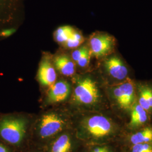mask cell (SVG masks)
<instances>
[{
  "label": "cell",
  "mask_w": 152,
  "mask_h": 152,
  "mask_svg": "<svg viewBox=\"0 0 152 152\" xmlns=\"http://www.w3.org/2000/svg\"><path fill=\"white\" fill-rule=\"evenodd\" d=\"M72 102L77 109V113L110 110L105 86L102 87L99 82L91 76H83L77 79L72 92Z\"/></svg>",
  "instance_id": "cell-2"
},
{
  "label": "cell",
  "mask_w": 152,
  "mask_h": 152,
  "mask_svg": "<svg viewBox=\"0 0 152 152\" xmlns=\"http://www.w3.org/2000/svg\"><path fill=\"white\" fill-rule=\"evenodd\" d=\"M71 92V85L68 82L56 81L49 87L46 98V102L49 104L62 103L68 99Z\"/></svg>",
  "instance_id": "cell-12"
},
{
  "label": "cell",
  "mask_w": 152,
  "mask_h": 152,
  "mask_svg": "<svg viewBox=\"0 0 152 152\" xmlns=\"http://www.w3.org/2000/svg\"><path fill=\"white\" fill-rule=\"evenodd\" d=\"M115 46V38L107 33H95L89 39L88 48L91 56L96 58L106 57L112 54Z\"/></svg>",
  "instance_id": "cell-7"
},
{
  "label": "cell",
  "mask_w": 152,
  "mask_h": 152,
  "mask_svg": "<svg viewBox=\"0 0 152 152\" xmlns=\"http://www.w3.org/2000/svg\"><path fill=\"white\" fill-rule=\"evenodd\" d=\"M31 120L17 113L0 114V141L16 149L22 147L27 138Z\"/></svg>",
  "instance_id": "cell-5"
},
{
  "label": "cell",
  "mask_w": 152,
  "mask_h": 152,
  "mask_svg": "<svg viewBox=\"0 0 152 152\" xmlns=\"http://www.w3.org/2000/svg\"><path fill=\"white\" fill-rule=\"evenodd\" d=\"M88 50H89L88 46H80V48L79 47L77 48V49L74 50L73 51V53H72V59L75 63H76L82 55L84 53H85Z\"/></svg>",
  "instance_id": "cell-20"
},
{
  "label": "cell",
  "mask_w": 152,
  "mask_h": 152,
  "mask_svg": "<svg viewBox=\"0 0 152 152\" xmlns=\"http://www.w3.org/2000/svg\"></svg>",
  "instance_id": "cell-23"
},
{
  "label": "cell",
  "mask_w": 152,
  "mask_h": 152,
  "mask_svg": "<svg viewBox=\"0 0 152 152\" xmlns=\"http://www.w3.org/2000/svg\"><path fill=\"white\" fill-rule=\"evenodd\" d=\"M54 64L57 70L60 73L66 77L74 75L76 72V64L75 62L65 55L56 56L54 59Z\"/></svg>",
  "instance_id": "cell-15"
},
{
  "label": "cell",
  "mask_w": 152,
  "mask_h": 152,
  "mask_svg": "<svg viewBox=\"0 0 152 152\" xmlns=\"http://www.w3.org/2000/svg\"><path fill=\"white\" fill-rule=\"evenodd\" d=\"M46 145V152H77L83 145L71 129L55 137Z\"/></svg>",
  "instance_id": "cell-8"
},
{
  "label": "cell",
  "mask_w": 152,
  "mask_h": 152,
  "mask_svg": "<svg viewBox=\"0 0 152 152\" xmlns=\"http://www.w3.org/2000/svg\"><path fill=\"white\" fill-rule=\"evenodd\" d=\"M76 116L73 129L83 145L121 142L127 133L124 122L110 110L79 112Z\"/></svg>",
  "instance_id": "cell-1"
},
{
  "label": "cell",
  "mask_w": 152,
  "mask_h": 152,
  "mask_svg": "<svg viewBox=\"0 0 152 152\" xmlns=\"http://www.w3.org/2000/svg\"><path fill=\"white\" fill-rule=\"evenodd\" d=\"M145 143H152V123L138 130L127 132L121 142L125 148Z\"/></svg>",
  "instance_id": "cell-10"
},
{
  "label": "cell",
  "mask_w": 152,
  "mask_h": 152,
  "mask_svg": "<svg viewBox=\"0 0 152 152\" xmlns=\"http://www.w3.org/2000/svg\"><path fill=\"white\" fill-rule=\"evenodd\" d=\"M126 149L127 152H152V143L139 144Z\"/></svg>",
  "instance_id": "cell-18"
},
{
  "label": "cell",
  "mask_w": 152,
  "mask_h": 152,
  "mask_svg": "<svg viewBox=\"0 0 152 152\" xmlns=\"http://www.w3.org/2000/svg\"><path fill=\"white\" fill-rule=\"evenodd\" d=\"M15 149L0 141V152H15Z\"/></svg>",
  "instance_id": "cell-22"
},
{
  "label": "cell",
  "mask_w": 152,
  "mask_h": 152,
  "mask_svg": "<svg viewBox=\"0 0 152 152\" xmlns=\"http://www.w3.org/2000/svg\"><path fill=\"white\" fill-rule=\"evenodd\" d=\"M83 41L84 38L82 34L75 30L64 45L68 49H75L80 47Z\"/></svg>",
  "instance_id": "cell-17"
},
{
  "label": "cell",
  "mask_w": 152,
  "mask_h": 152,
  "mask_svg": "<svg viewBox=\"0 0 152 152\" xmlns=\"http://www.w3.org/2000/svg\"><path fill=\"white\" fill-rule=\"evenodd\" d=\"M152 123V116L138 104L134 105L124 124L127 132L138 130Z\"/></svg>",
  "instance_id": "cell-9"
},
{
  "label": "cell",
  "mask_w": 152,
  "mask_h": 152,
  "mask_svg": "<svg viewBox=\"0 0 152 152\" xmlns=\"http://www.w3.org/2000/svg\"><path fill=\"white\" fill-rule=\"evenodd\" d=\"M56 79L57 75L54 66L48 58H45L38 68V81L44 87H50L56 82Z\"/></svg>",
  "instance_id": "cell-14"
},
{
  "label": "cell",
  "mask_w": 152,
  "mask_h": 152,
  "mask_svg": "<svg viewBox=\"0 0 152 152\" xmlns=\"http://www.w3.org/2000/svg\"><path fill=\"white\" fill-rule=\"evenodd\" d=\"M24 0H0V26L14 20L20 12Z\"/></svg>",
  "instance_id": "cell-11"
},
{
  "label": "cell",
  "mask_w": 152,
  "mask_h": 152,
  "mask_svg": "<svg viewBox=\"0 0 152 152\" xmlns=\"http://www.w3.org/2000/svg\"><path fill=\"white\" fill-rule=\"evenodd\" d=\"M110 110L124 124L137 102L135 80L130 78L113 86H105Z\"/></svg>",
  "instance_id": "cell-4"
},
{
  "label": "cell",
  "mask_w": 152,
  "mask_h": 152,
  "mask_svg": "<svg viewBox=\"0 0 152 152\" xmlns=\"http://www.w3.org/2000/svg\"><path fill=\"white\" fill-rule=\"evenodd\" d=\"M91 58V55L90 53V50H88L85 53H84L81 56L80 58V59L77 60L76 63L81 68H86L89 65Z\"/></svg>",
  "instance_id": "cell-19"
},
{
  "label": "cell",
  "mask_w": 152,
  "mask_h": 152,
  "mask_svg": "<svg viewBox=\"0 0 152 152\" xmlns=\"http://www.w3.org/2000/svg\"><path fill=\"white\" fill-rule=\"evenodd\" d=\"M104 85L113 86L126 81L131 77L130 66L119 54L113 53L104 60Z\"/></svg>",
  "instance_id": "cell-6"
},
{
  "label": "cell",
  "mask_w": 152,
  "mask_h": 152,
  "mask_svg": "<svg viewBox=\"0 0 152 152\" xmlns=\"http://www.w3.org/2000/svg\"><path fill=\"white\" fill-rule=\"evenodd\" d=\"M73 119L59 111H50L41 115L33 126V135L39 143L46 145L55 137L73 129Z\"/></svg>",
  "instance_id": "cell-3"
},
{
  "label": "cell",
  "mask_w": 152,
  "mask_h": 152,
  "mask_svg": "<svg viewBox=\"0 0 152 152\" xmlns=\"http://www.w3.org/2000/svg\"><path fill=\"white\" fill-rule=\"evenodd\" d=\"M137 102L152 116V81H136Z\"/></svg>",
  "instance_id": "cell-13"
},
{
  "label": "cell",
  "mask_w": 152,
  "mask_h": 152,
  "mask_svg": "<svg viewBox=\"0 0 152 152\" xmlns=\"http://www.w3.org/2000/svg\"><path fill=\"white\" fill-rule=\"evenodd\" d=\"M15 29L14 28L7 27L0 30V37L3 38H7L11 36L15 32Z\"/></svg>",
  "instance_id": "cell-21"
},
{
  "label": "cell",
  "mask_w": 152,
  "mask_h": 152,
  "mask_svg": "<svg viewBox=\"0 0 152 152\" xmlns=\"http://www.w3.org/2000/svg\"><path fill=\"white\" fill-rule=\"evenodd\" d=\"M75 31L73 28L69 26L60 27L55 32V39L57 42L64 45Z\"/></svg>",
  "instance_id": "cell-16"
}]
</instances>
